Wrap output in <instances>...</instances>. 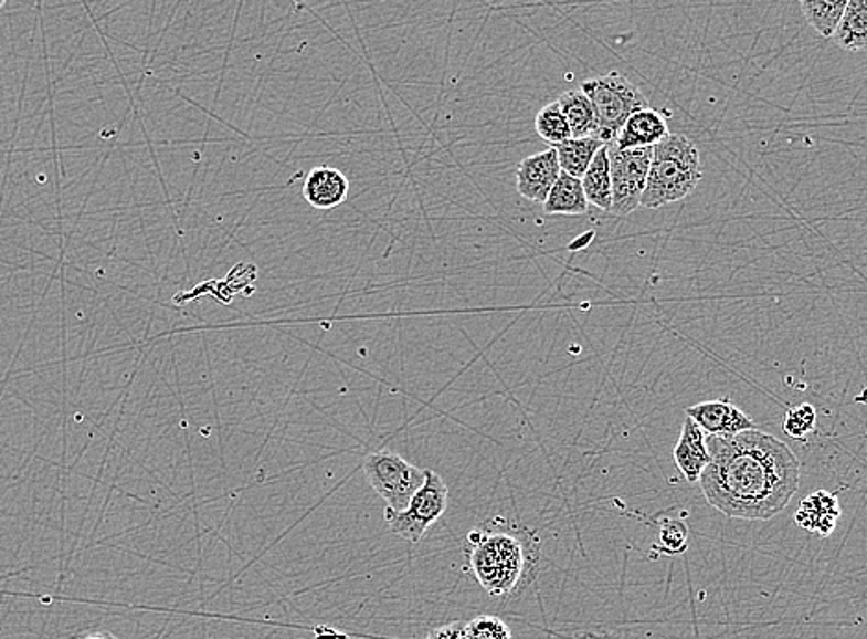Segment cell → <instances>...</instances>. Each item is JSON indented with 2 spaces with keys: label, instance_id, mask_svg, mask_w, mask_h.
Returning a JSON list of instances; mask_svg holds the SVG:
<instances>
[{
  "label": "cell",
  "instance_id": "obj_4",
  "mask_svg": "<svg viewBox=\"0 0 867 639\" xmlns=\"http://www.w3.org/2000/svg\"><path fill=\"white\" fill-rule=\"evenodd\" d=\"M580 90L593 104L596 115V137L604 140L605 145L616 139L630 115L649 107L648 98L643 95V91L616 71L585 80Z\"/></svg>",
  "mask_w": 867,
  "mask_h": 639
},
{
  "label": "cell",
  "instance_id": "obj_25",
  "mask_svg": "<svg viewBox=\"0 0 867 639\" xmlns=\"http://www.w3.org/2000/svg\"><path fill=\"white\" fill-rule=\"evenodd\" d=\"M85 639H118V638H115V636H113V633L109 632H96V633H91V636H87V638Z\"/></svg>",
  "mask_w": 867,
  "mask_h": 639
},
{
  "label": "cell",
  "instance_id": "obj_5",
  "mask_svg": "<svg viewBox=\"0 0 867 639\" xmlns=\"http://www.w3.org/2000/svg\"><path fill=\"white\" fill-rule=\"evenodd\" d=\"M366 476L371 489L381 495L387 509L401 512L410 505L415 492L425 483V470L410 464L393 451H377L364 459Z\"/></svg>",
  "mask_w": 867,
  "mask_h": 639
},
{
  "label": "cell",
  "instance_id": "obj_9",
  "mask_svg": "<svg viewBox=\"0 0 867 639\" xmlns=\"http://www.w3.org/2000/svg\"><path fill=\"white\" fill-rule=\"evenodd\" d=\"M687 416L692 418L704 429V432L718 434V437H733L739 432L755 429V423L750 416L742 412L728 398L688 407Z\"/></svg>",
  "mask_w": 867,
  "mask_h": 639
},
{
  "label": "cell",
  "instance_id": "obj_22",
  "mask_svg": "<svg viewBox=\"0 0 867 639\" xmlns=\"http://www.w3.org/2000/svg\"><path fill=\"white\" fill-rule=\"evenodd\" d=\"M465 638L467 639H511L508 625L495 616H478L465 622Z\"/></svg>",
  "mask_w": 867,
  "mask_h": 639
},
{
  "label": "cell",
  "instance_id": "obj_8",
  "mask_svg": "<svg viewBox=\"0 0 867 639\" xmlns=\"http://www.w3.org/2000/svg\"><path fill=\"white\" fill-rule=\"evenodd\" d=\"M560 175V159L556 148L550 146L549 150L539 151L520 161L515 172L517 192L530 202L544 203Z\"/></svg>",
  "mask_w": 867,
  "mask_h": 639
},
{
  "label": "cell",
  "instance_id": "obj_23",
  "mask_svg": "<svg viewBox=\"0 0 867 639\" xmlns=\"http://www.w3.org/2000/svg\"><path fill=\"white\" fill-rule=\"evenodd\" d=\"M688 547V531L685 523L668 520L659 531V549L666 555H683Z\"/></svg>",
  "mask_w": 867,
  "mask_h": 639
},
{
  "label": "cell",
  "instance_id": "obj_18",
  "mask_svg": "<svg viewBox=\"0 0 867 639\" xmlns=\"http://www.w3.org/2000/svg\"><path fill=\"white\" fill-rule=\"evenodd\" d=\"M558 104L565 115L572 137L580 139V137L596 135V115H594L593 104L582 90L561 93Z\"/></svg>",
  "mask_w": 867,
  "mask_h": 639
},
{
  "label": "cell",
  "instance_id": "obj_1",
  "mask_svg": "<svg viewBox=\"0 0 867 639\" xmlns=\"http://www.w3.org/2000/svg\"><path fill=\"white\" fill-rule=\"evenodd\" d=\"M711 462L701 473V492L723 516L772 520L800 490L801 464L792 449L768 432L709 434Z\"/></svg>",
  "mask_w": 867,
  "mask_h": 639
},
{
  "label": "cell",
  "instance_id": "obj_6",
  "mask_svg": "<svg viewBox=\"0 0 867 639\" xmlns=\"http://www.w3.org/2000/svg\"><path fill=\"white\" fill-rule=\"evenodd\" d=\"M448 486L436 471L425 470V483L415 492L410 505L401 512L387 509L384 520L399 538L420 544L426 531L447 511Z\"/></svg>",
  "mask_w": 867,
  "mask_h": 639
},
{
  "label": "cell",
  "instance_id": "obj_26",
  "mask_svg": "<svg viewBox=\"0 0 867 639\" xmlns=\"http://www.w3.org/2000/svg\"><path fill=\"white\" fill-rule=\"evenodd\" d=\"M7 2H8V0H0V10H2V8L7 7Z\"/></svg>",
  "mask_w": 867,
  "mask_h": 639
},
{
  "label": "cell",
  "instance_id": "obj_3",
  "mask_svg": "<svg viewBox=\"0 0 867 639\" xmlns=\"http://www.w3.org/2000/svg\"><path fill=\"white\" fill-rule=\"evenodd\" d=\"M469 566L476 580L493 597L511 594L527 567V549L508 531H473Z\"/></svg>",
  "mask_w": 867,
  "mask_h": 639
},
{
  "label": "cell",
  "instance_id": "obj_17",
  "mask_svg": "<svg viewBox=\"0 0 867 639\" xmlns=\"http://www.w3.org/2000/svg\"><path fill=\"white\" fill-rule=\"evenodd\" d=\"M604 145V140L596 137V135H591V137H580V139L571 137L565 143H561L560 146H556L561 172H567V175L582 180L585 170L589 169V165L593 164L596 151Z\"/></svg>",
  "mask_w": 867,
  "mask_h": 639
},
{
  "label": "cell",
  "instance_id": "obj_20",
  "mask_svg": "<svg viewBox=\"0 0 867 639\" xmlns=\"http://www.w3.org/2000/svg\"><path fill=\"white\" fill-rule=\"evenodd\" d=\"M533 126H536L539 137L547 140L552 148L560 146L561 143H565V140L572 137L571 128H569V123H567L565 115L561 112L558 101L550 102V104L539 109Z\"/></svg>",
  "mask_w": 867,
  "mask_h": 639
},
{
  "label": "cell",
  "instance_id": "obj_12",
  "mask_svg": "<svg viewBox=\"0 0 867 639\" xmlns=\"http://www.w3.org/2000/svg\"><path fill=\"white\" fill-rule=\"evenodd\" d=\"M670 132H668L666 118L652 107H644V109H638L630 115L613 143L622 150L646 148V146L657 145Z\"/></svg>",
  "mask_w": 867,
  "mask_h": 639
},
{
  "label": "cell",
  "instance_id": "obj_10",
  "mask_svg": "<svg viewBox=\"0 0 867 639\" xmlns=\"http://www.w3.org/2000/svg\"><path fill=\"white\" fill-rule=\"evenodd\" d=\"M706 438L704 429L687 416V420L683 421L679 440L674 448V460L688 483H698L707 464L711 462Z\"/></svg>",
  "mask_w": 867,
  "mask_h": 639
},
{
  "label": "cell",
  "instance_id": "obj_16",
  "mask_svg": "<svg viewBox=\"0 0 867 639\" xmlns=\"http://www.w3.org/2000/svg\"><path fill=\"white\" fill-rule=\"evenodd\" d=\"M833 40L845 52L867 51V0L847 2Z\"/></svg>",
  "mask_w": 867,
  "mask_h": 639
},
{
  "label": "cell",
  "instance_id": "obj_21",
  "mask_svg": "<svg viewBox=\"0 0 867 639\" xmlns=\"http://www.w3.org/2000/svg\"><path fill=\"white\" fill-rule=\"evenodd\" d=\"M816 429V409L811 404L797 405L790 409L784 418L783 431L794 440H806Z\"/></svg>",
  "mask_w": 867,
  "mask_h": 639
},
{
  "label": "cell",
  "instance_id": "obj_7",
  "mask_svg": "<svg viewBox=\"0 0 867 639\" xmlns=\"http://www.w3.org/2000/svg\"><path fill=\"white\" fill-rule=\"evenodd\" d=\"M607 151H610L611 186H613V206L610 213L615 217H627L641 206L643 200L654 146L622 150L615 143H610Z\"/></svg>",
  "mask_w": 867,
  "mask_h": 639
},
{
  "label": "cell",
  "instance_id": "obj_11",
  "mask_svg": "<svg viewBox=\"0 0 867 639\" xmlns=\"http://www.w3.org/2000/svg\"><path fill=\"white\" fill-rule=\"evenodd\" d=\"M349 195V180L341 170L332 167H314L308 172L303 197L314 209L338 208Z\"/></svg>",
  "mask_w": 867,
  "mask_h": 639
},
{
  "label": "cell",
  "instance_id": "obj_14",
  "mask_svg": "<svg viewBox=\"0 0 867 639\" xmlns=\"http://www.w3.org/2000/svg\"><path fill=\"white\" fill-rule=\"evenodd\" d=\"M544 213L552 217H580L588 213L589 202L583 192L582 180L561 172L549 197L543 203Z\"/></svg>",
  "mask_w": 867,
  "mask_h": 639
},
{
  "label": "cell",
  "instance_id": "obj_13",
  "mask_svg": "<svg viewBox=\"0 0 867 639\" xmlns=\"http://www.w3.org/2000/svg\"><path fill=\"white\" fill-rule=\"evenodd\" d=\"M839 520V506L836 495L827 490H820L801 501L800 509L795 512V523L808 533L828 536L833 533Z\"/></svg>",
  "mask_w": 867,
  "mask_h": 639
},
{
  "label": "cell",
  "instance_id": "obj_15",
  "mask_svg": "<svg viewBox=\"0 0 867 639\" xmlns=\"http://www.w3.org/2000/svg\"><path fill=\"white\" fill-rule=\"evenodd\" d=\"M583 192L588 198L589 206L611 211L613 206V186H611L610 151L607 145L602 146L593 164L589 165L582 178Z\"/></svg>",
  "mask_w": 867,
  "mask_h": 639
},
{
  "label": "cell",
  "instance_id": "obj_19",
  "mask_svg": "<svg viewBox=\"0 0 867 639\" xmlns=\"http://www.w3.org/2000/svg\"><path fill=\"white\" fill-rule=\"evenodd\" d=\"M847 2L849 0H800L803 15L822 38H833Z\"/></svg>",
  "mask_w": 867,
  "mask_h": 639
},
{
  "label": "cell",
  "instance_id": "obj_2",
  "mask_svg": "<svg viewBox=\"0 0 867 639\" xmlns=\"http://www.w3.org/2000/svg\"><path fill=\"white\" fill-rule=\"evenodd\" d=\"M704 178L700 150L681 134H668L654 146L641 206L663 208L692 195Z\"/></svg>",
  "mask_w": 867,
  "mask_h": 639
},
{
  "label": "cell",
  "instance_id": "obj_24",
  "mask_svg": "<svg viewBox=\"0 0 867 639\" xmlns=\"http://www.w3.org/2000/svg\"><path fill=\"white\" fill-rule=\"evenodd\" d=\"M465 622L456 621L434 628L429 632L426 639H467L464 633Z\"/></svg>",
  "mask_w": 867,
  "mask_h": 639
}]
</instances>
